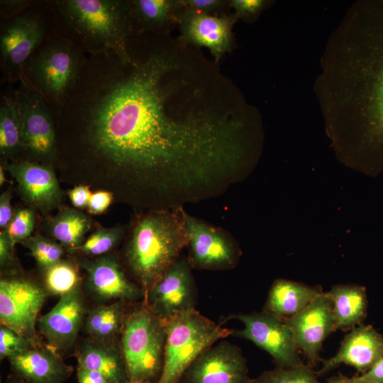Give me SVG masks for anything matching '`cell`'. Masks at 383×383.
<instances>
[{
  "label": "cell",
  "mask_w": 383,
  "mask_h": 383,
  "mask_svg": "<svg viewBox=\"0 0 383 383\" xmlns=\"http://www.w3.org/2000/svg\"><path fill=\"white\" fill-rule=\"evenodd\" d=\"M187 260H177L165 274L145 292L144 303L156 315L168 319L195 309L196 288Z\"/></svg>",
  "instance_id": "5bb4252c"
},
{
  "label": "cell",
  "mask_w": 383,
  "mask_h": 383,
  "mask_svg": "<svg viewBox=\"0 0 383 383\" xmlns=\"http://www.w3.org/2000/svg\"><path fill=\"white\" fill-rule=\"evenodd\" d=\"M91 226V220L85 214L74 209L64 208L51 220L49 229L60 245L75 252L84 243Z\"/></svg>",
  "instance_id": "83f0119b"
},
{
  "label": "cell",
  "mask_w": 383,
  "mask_h": 383,
  "mask_svg": "<svg viewBox=\"0 0 383 383\" xmlns=\"http://www.w3.org/2000/svg\"><path fill=\"white\" fill-rule=\"evenodd\" d=\"M182 9L211 14L222 9L226 1L221 0H177Z\"/></svg>",
  "instance_id": "74e56055"
},
{
  "label": "cell",
  "mask_w": 383,
  "mask_h": 383,
  "mask_svg": "<svg viewBox=\"0 0 383 383\" xmlns=\"http://www.w3.org/2000/svg\"><path fill=\"white\" fill-rule=\"evenodd\" d=\"M165 326L164 364L157 383H180L185 370L200 354L232 333L196 309L165 319Z\"/></svg>",
  "instance_id": "52a82bcc"
},
{
  "label": "cell",
  "mask_w": 383,
  "mask_h": 383,
  "mask_svg": "<svg viewBox=\"0 0 383 383\" xmlns=\"http://www.w3.org/2000/svg\"><path fill=\"white\" fill-rule=\"evenodd\" d=\"M316 88L338 160L382 173L383 0L353 4L331 38Z\"/></svg>",
  "instance_id": "7a4b0ae2"
},
{
  "label": "cell",
  "mask_w": 383,
  "mask_h": 383,
  "mask_svg": "<svg viewBox=\"0 0 383 383\" xmlns=\"http://www.w3.org/2000/svg\"><path fill=\"white\" fill-rule=\"evenodd\" d=\"M7 168L16 180L21 193L32 206L48 211L59 204L61 192L51 168L26 160L16 161Z\"/></svg>",
  "instance_id": "ffe728a7"
},
{
  "label": "cell",
  "mask_w": 383,
  "mask_h": 383,
  "mask_svg": "<svg viewBox=\"0 0 383 383\" xmlns=\"http://www.w3.org/2000/svg\"><path fill=\"white\" fill-rule=\"evenodd\" d=\"M14 245L5 230L0 233V265L1 268L9 267L14 263Z\"/></svg>",
  "instance_id": "ab89813d"
},
{
  "label": "cell",
  "mask_w": 383,
  "mask_h": 383,
  "mask_svg": "<svg viewBox=\"0 0 383 383\" xmlns=\"http://www.w3.org/2000/svg\"><path fill=\"white\" fill-rule=\"evenodd\" d=\"M86 315L84 299L78 287L60 296L55 306L38 319V327L48 346L64 353L74 344Z\"/></svg>",
  "instance_id": "e0dca14e"
},
{
  "label": "cell",
  "mask_w": 383,
  "mask_h": 383,
  "mask_svg": "<svg viewBox=\"0 0 383 383\" xmlns=\"http://www.w3.org/2000/svg\"><path fill=\"white\" fill-rule=\"evenodd\" d=\"M34 0H1L0 21L16 17L35 4Z\"/></svg>",
  "instance_id": "e575fe53"
},
{
  "label": "cell",
  "mask_w": 383,
  "mask_h": 383,
  "mask_svg": "<svg viewBox=\"0 0 383 383\" xmlns=\"http://www.w3.org/2000/svg\"><path fill=\"white\" fill-rule=\"evenodd\" d=\"M13 89L1 94L0 99V152L10 157L22 152V124Z\"/></svg>",
  "instance_id": "4316f807"
},
{
  "label": "cell",
  "mask_w": 383,
  "mask_h": 383,
  "mask_svg": "<svg viewBox=\"0 0 383 383\" xmlns=\"http://www.w3.org/2000/svg\"><path fill=\"white\" fill-rule=\"evenodd\" d=\"M333 306L335 329L355 326L362 322L367 313V296L363 287L339 284L327 292Z\"/></svg>",
  "instance_id": "d4e9b609"
},
{
  "label": "cell",
  "mask_w": 383,
  "mask_h": 383,
  "mask_svg": "<svg viewBox=\"0 0 383 383\" xmlns=\"http://www.w3.org/2000/svg\"><path fill=\"white\" fill-rule=\"evenodd\" d=\"M45 289L60 296L79 287L80 277L74 264L60 261L44 272Z\"/></svg>",
  "instance_id": "f1b7e54d"
},
{
  "label": "cell",
  "mask_w": 383,
  "mask_h": 383,
  "mask_svg": "<svg viewBox=\"0 0 383 383\" xmlns=\"http://www.w3.org/2000/svg\"><path fill=\"white\" fill-rule=\"evenodd\" d=\"M13 93L22 124V152L38 160L55 159L58 142L54 113L38 93L21 84Z\"/></svg>",
  "instance_id": "9c48e42d"
},
{
  "label": "cell",
  "mask_w": 383,
  "mask_h": 383,
  "mask_svg": "<svg viewBox=\"0 0 383 383\" xmlns=\"http://www.w3.org/2000/svg\"><path fill=\"white\" fill-rule=\"evenodd\" d=\"M192 267L226 270L235 267L240 255L235 243L223 231L194 218L184 211Z\"/></svg>",
  "instance_id": "7c38bea8"
},
{
  "label": "cell",
  "mask_w": 383,
  "mask_h": 383,
  "mask_svg": "<svg viewBox=\"0 0 383 383\" xmlns=\"http://www.w3.org/2000/svg\"><path fill=\"white\" fill-rule=\"evenodd\" d=\"M77 367L104 374L109 383H128L126 365L117 341L89 338L76 352Z\"/></svg>",
  "instance_id": "7402d4cb"
},
{
  "label": "cell",
  "mask_w": 383,
  "mask_h": 383,
  "mask_svg": "<svg viewBox=\"0 0 383 383\" xmlns=\"http://www.w3.org/2000/svg\"><path fill=\"white\" fill-rule=\"evenodd\" d=\"M46 296L47 290L30 279L2 278L0 281L1 324L38 340L36 323Z\"/></svg>",
  "instance_id": "8fae6325"
},
{
  "label": "cell",
  "mask_w": 383,
  "mask_h": 383,
  "mask_svg": "<svg viewBox=\"0 0 383 383\" xmlns=\"http://www.w3.org/2000/svg\"><path fill=\"white\" fill-rule=\"evenodd\" d=\"M321 293L316 287L277 279L269 291L264 311L285 319L302 311Z\"/></svg>",
  "instance_id": "603a6c76"
},
{
  "label": "cell",
  "mask_w": 383,
  "mask_h": 383,
  "mask_svg": "<svg viewBox=\"0 0 383 383\" xmlns=\"http://www.w3.org/2000/svg\"><path fill=\"white\" fill-rule=\"evenodd\" d=\"M128 383H143V382H135V381H129Z\"/></svg>",
  "instance_id": "7dc6e473"
},
{
  "label": "cell",
  "mask_w": 383,
  "mask_h": 383,
  "mask_svg": "<svg viewBox=\"0 0 383 383\" xmlns=\"http://www.w3.org/2000/svg\"><path fill=\"white\" fill-rule=\"evenodd\" d=\"M87 57L73 43L52 32L26 63L20 84L38 93L56 115L73 90Z\"/></svg>",
  "instance_id": "5b68a950"
},
{
  "label": "cell",
  "mask_w": 383,
  "mask_h": 383,
  "mask_svg": "<svg viewBox=\"0 0 383 383\" xmlns=\"http://www.w3.org/2000/svg\"><path fill=\"white\" fill-rule=\"evenodd\" d=\"M187 245L184 211L181 207L160 210L138 220L126 256L144 293L179 259Z\"/></svg>",
  "instance_id": "277c9868"
},
{
  "label": "cell",
  "mask_w": 383,
  "mask_h": 383,
  "mask_svg": "<svg viewBox=\"0 0 383 383\" xmlns=\"http://www.w3.org/2000/svg\"><path fill=\"white\" fill-rule=\"evenodd\" d=\"M121 230L118 228L98 227L77 249L89 255H101L110 251L119 240Z\"/></svg>",
  "instance_id": "1f68e13d"
},
{
  "label": "cell",
  "mask_w": 383,
  "mask_h": 383,
  "mask_svg": "<svg viewBox=\"0 0 383 383\" xmlns=\"http://www.w3.org/2000/svg\"><path fill=\"white\" fill-rule=\"evenodd\" d=\"M91 195L89 187L84 185L77 186L68 192L72 205L80 209L87 208Z\"/></svg>",
  "instance_id": "60d3db41"
},
{
  "label": "cell",
  "mask_w": 383,
  "mask_h": 383,
  "mask_svg": "<svg viewBox=\"0 0 383 383\" xmlns=\"http://www.w3.org/2000/svg\"><path fill=\"white\" fill-rule=\"evenodd\" d=\"M77 378L78 383H109L108 379L99 372L77 368Z\"/></svg>",
  "instance_id": "7bdbcfd3"
},
{
  "label": "cell",
  "mask_w": 383,
  "mask_h": 383,
  "mask_svg": "<svg viewBox=\"0 0 383 383\" xmlns=\"http://www.w3.org/2000/svg\"><path fill=\"white\" fill-rule=\"evenodd\" d=\"M238 18L235 13L218 16L181 8L177 23L183 43L207 48L215 62L218 63L223 55L231 50L232 29Z\"/></svg>",
  "instance_id": "2e32d148"
},
{
  "label": "cell",
  "mask_w": 383,
  "mask_h": 383,
  "mask_svg": "<svg viewBox=\"0 0 383 383\" xmlns=\"http://www.w3.org/2000/svg\"><path fill=\"white\" fill-rule=\"evenodd\" d=\"M11 189L9 187L0 196V227L5 229L11 221L13 213L11 204Z\"/></svg>",
  "instance_id": "b9f144b4"
},
{
  "label": "cell",
  "mask_w": 383,
  "mask_h": 383,
  "mask_svg": "<svg viewBox=\"0 0 383 383\" xmlns=\"http://www.w3.org/2000/svg\"><path fill=\"white\" fill-rule=\"evenodd\" d=\"M9 360L14 375L28 383H63L73 372L60 353L40 343Z\"/></svg>",
  "instance_id": "44dd1931"
},
{
  "label": "cell",
  "mask_w": 383,
  "mask_h": 383,
  "mask_svg": "<svg viewBox=\"0 0 383 383\" xmlns=\"http://www.w3.org/2000/svg\"><path fill=\"white\" fill-rule=\"evenodd\" d=\"M6 181V177L4 172V168L0 167V185H3Z\"/></svg>",
  "instance_id": "ee69618b"
},
{
  "label": "cell",
  "mask_w": 383,
  "mask_h": 383,
  "mask_svg": "<svg viewBox=\"0 0 383 383\" xmlns=\"http://www.w3.org/2000/svg\"><path fill=\"white\" fill-rule=\"evenodd\" d=\"M126 313L123 301L99 306L87 313L84 330L89 338L116 341L121 335Z\"/></svg>",
  "instance_id": "484cf974"
},
{
  "label": "cell",
  "mask_w": 383,
  "mask_h": 383,
  "mask_svg": "<svg viewBox=\"0 0 383 383\" xmlns=\"http://www.w3.org/2000/svg\"><path fill=\"white\" fill-rule=\"evenodd\" d=\"M328 383H343L340 376L338 377H334L333 379H329Z\"/></svg>",
  "instance_id": "bcb514c9"
},
{
  "label": "cell",
  "mask_w": 383,
  "mask_h": 383,
  "mask_svg": "<svg viewBox=\"0 0 383 383\" xmlns=\"http://www.w3.org/2000/svg\"><path fill=\"white\" fill-rule=\"evenodd\" d=\"M283 320L291 329L298 349L309 364L314 365L323 343L335 330L332 302L328 293L321 292L302 311Z\"/></svg>",
  "instance_id": "9a60e30c"
},
{
  "label": "cell",
  "mask_w": 383,
  "mask_h": 383,
  "mask_svg": "<svg viewBox=\"0 0 383 383\" xmlns=\"http://www.w3.org/2000/svg\"><path fill=\"white\" fill-rule=\"evenodd\" d=\"M230 6L235 10L238 18H250L258 14L264 7L263 0H232Z\"/></svg>",
  "instance_id": "8d00e7d4"
},
{
  "label": "cell",
  "mask_w": 383,
  "mask_h": 383,
  "mask_svg": "<svg viewBox=\"0 0 383 383\" xmlns=\"http://www.w3.org/2000/svg\"><path fill=\"white\" fill-rule=\"evenodd\" d=\"M34 222L33 211L29 209H21L14 213L11 221L4 230L15 245L17 243H22L30 236Z\"/></svg>",
  "instance_id": "836d02e7"
},
{
  "label": "cell",
  "mask_w": 383,
  "mask_h": 383,
  "mask_svg": "<svg viewBox=\"0 0 383 383\" xmlns=\"http://www.w3.org/2000/svg\"><path fill=\"white\" fill-rule=\"evenodd\" d=\"M165 320L143 302L126 315L120 347L129 381L157 383L164 364Z\"/></svg>",
  "instance_id": "8992f818"
},
{
  "label": "cell",
  "mask_w": 383,
  "mask_h": 383,
  "mask_svg": "<svg viewBox=\"0 0 383 383\" xmlns=\"http://www.w3.org/2000/svg\"><path fill=\"white\" fill-rule=\"evenodd\" d=\"M52 32L45 1H37L23 13L0 21L1 83L22 82L26 63Z\"/></svg>",
  "instance_id": "ba28073f"
},
{
  "label": "cell",
  "mask_w": 383,
  "mask_h": 383,
  "mask_svg": "<svg viewBox=\"0 0 383 383\" xmlns=\"http://www.w3.org/2000/svg\"><path fill=\"white\" fill-rule=\"evenodd\" d=\"M9 383H28L17 377H16L15 378H13L10 382Z\"/></svg>",
  "instance_id": "f6af8a7d"
},
{
  "label": "cell",
  "mask_w": 383,
  "mask_h": 383,
  "mask_svg": "<svg viewBox=\"0 0 383 383\" xmlns=\"http://www.w3.org/2000/svg\"><path fill=\"white\" fill-rule=\"evenodd\" d=\"M130 61L116 52L88 55L60 111L57 132H69L79 160L153 181L171 192L203 166L211 131L183 99L179 60L162 34L129 38Z\"/></svg>",
  "instance_id": "6da1fadb"
},
{
  "label": "cell",
  "mask_w": 383,
  "mask_h": 383,
  "mask_svg": "<svg viewBox=\"0 0 383 383\" xmlns=\"http://www.w3.org/2000/svg\"><path fill=\"white\" fill-rule=\"evenodd\" d=\"M81 265L87 272L91 292L99 300L135 301L145 294L127 279L114 257L102 256L82 261Z\"/></svg>",
  "instance_id": "d6986e66"
},
{
  "label": "cell",
  "mask_w": 383,
  "mask_h": 383,
  "mask_svg": "<svg viewBox=\"0 0 383 383\" xmlns=\"http://www.w3.org/2000/svg\"><path fill=\"white\" fill-rule=\"evenodd\" d=\"M129 2L133 35L164 34L173 22L177 21L181 9L177 0H131Z\"/></svg>",
  "instance_id": "cb8c5ba5"
},
{
  "label": "cell",
  "mask_w": 383,
  "mask_h": 383,
  "mask_svg": "<svg viewBox=\"0 0 383 383\" xmlns=\"http://www.w3.org/2000/svg\"><path fill=\"white\" fill-rule=\"evenodd\" d=\"M53 33L87 55L116 52L130 61L128 41L133 35L129 0H45Z\"/></svg>",
  "instance_id": "3957f363"
},
{
  "label": "cell",
  "mask_w": 383,
  "mask_h": 383,
  "mask_svg": "<svg viewBox=\"0 0 383 383\" xmlns=\"http://www.w3.org/2000/svg\"><path fill=\"white\" fill-rule=\"evenodd\" d=\"M343 383H383V357L370 370L353 377L340 376Z\"/></svg>",
  "instance_id": "d590c367"
},
{
  "label": "cell",
  "mask_w": 383,
  "mask_h": 383,
  "mask_svg": "<svg viewBox=\"0 0 383 383\" xmlns=\"http://www.w3.org/2000/svg\"><path fill=\"white\" fill-rule=\"evenodd\" d=\"M250 383H321L316 374L311 368L304 364L282 368L276 367L266 370L254 379Z\"/></svg>",
  "instance_id": "4dcf8cb0"
},
{
  "label": "cell",
  "mask_w": 383,
  "mask_h": 383,
  "mask_svg": "<svg viewBox=\"0 0 383 383\" xmlns=\"http://www.w3.org/2000/svg\"><path fill=\"white\" fill-rule=\"evenodd\" d=\"M40 343L24 336L15 331L1 324L0 327V358H10L18 353L24 352Z\"/></svg>",
  "instance_id": "d6a6232c"
},
{
  "label": "cell",
  "mask_w": 383,
  "mask_h": 383,
  "mask_svg": "<svg viewBox=\"0 0 383 383\" xmlns=\"http://www.w3.org/2000/svg\"><path fill=\"white\" fill-rule=\"evenodd\" d=\"M243 324L231 335L252 341L272 357L277 367L289 368L303 363L293 333L285 321L265 311L239 313L228 317Z\"/></svg>",
  "instance_id": "30bf717a"
},
{
  "label": "cell",
  "mask_w": 383,
  "mask_h": 383,
  "mask_svg": "<svg viewBox=\"0 0 383 383\" xmlns=\"http://www.w3.org/2000/svg\"><path fill=\"white\" fill-rule=\"evenodd\" d=\"M112 200V193L107 191H97L92 194L87 210L91 214L101 213L111 205Z\"/></svg>",
  "instance_id": "f35d334b"
},
{
  "label": "cell",
  "mask_w": 383,
  "mask_h": 383,
  "mask_svg": "<svg viewBox=\"0 0 383 383\" xmlns=\"http://www.w3.org/2000/svg\"><path fill=\"white\" fill-rule=\"evenodd\" d=\"M22 243L30 250L38 267L43 272L61 261L64 254L62 245L40 235L30 236Z\"/></svg>",
  "instance_id": "f546056e"
},
{
  "label": "cell",
  "mask_w": 383,
  "mask_h": 383,
  "mask_svg": "<svg viewBox=\"0 0 383 383\" xmlns=\"http://www.w3.org/2000/svg\"><path fill=\"white\" fill-rule=\"evenodd\" d=\"M246 359L236 345L222 340L200 354L180 383H250Z\"/></svg>",
  "instance_id": "4fadbf2b"
},
{
  "label": "cell",
  "mask_w": 383,
  "mask_h": 383,
  "mask_svg": "<svg viewBox=\"0 0 383 383\" xmlns=\"http://www.w3.org/2000/svg\"><path fill=\"white\" fill-rule=\"evenodd\" d=\"M383 357V335L370 326H359L345 335L337 353L323 360L322 374L344 364L365 373Z\"/></svg>",
  "instance_id": "ac0fdd59"
}]
</instances>
